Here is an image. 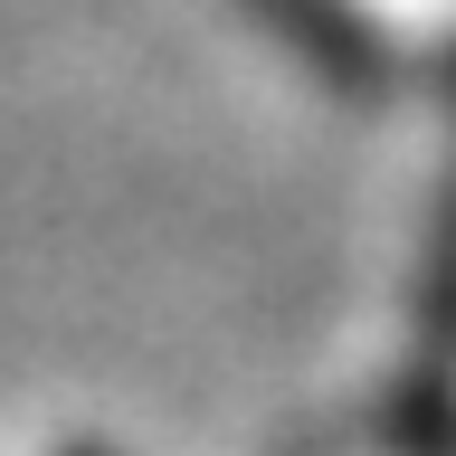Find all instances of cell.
Instances as JSON below:
<instances>
[{
    "label": "cell",
    "instance_id": "cell-1",
    "mask_svg": "<svg viewBox=\"0 0 456 456\" xmlns=\"http://www.w3.org/2000/svg\"><path fill=\"white\" fill-rule=\"evenodd\" d=\"M67 456H105V447H67Z\"/></svg>",
    "mask_w": 456,
    "mask_h": 456
}]
</instances>
